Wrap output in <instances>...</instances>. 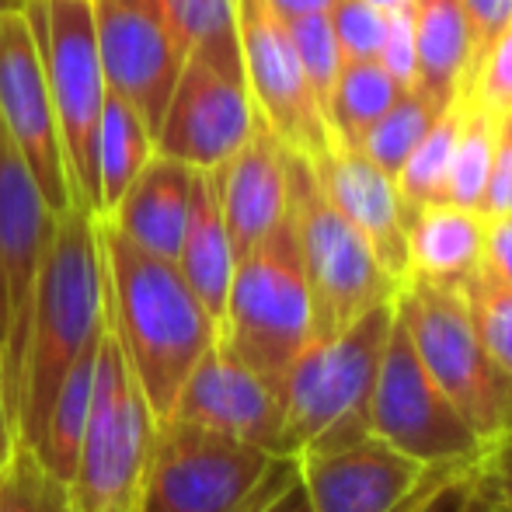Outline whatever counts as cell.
<instances>
[{
  "label": "cell",
  "instance_id": "cell-1",
  "mask_svg": "<svg viewBox=\"0 0 512 512\" xmlns=\"http://www.w3.org/2000/svg\"><path fill=\"white\" fill-rule=\"evenodd\" d=\"M105 321L154 415L168 418L196 363L220 338V324L192 293L175 262L157 258L98 216Z\"/></svg>",
  "mask_w": 512,
  "mask_h": 512
},
{
  "label": "cell",
  "instance_id": "cell-2",
  "mask_svg": "<svg viewBox=\"0 0 512 512\" xmlns=\"http://www.w3.org/2000/svg\"><path fill=\"white\" fill-rule=\"evenodd\" d=\"M102 335L105 276L98 216L77 203L56 216L35 283L32 324L18 380V439L25 446L39 439L67 373L102 342Z\"/></svg>",
  "mask_w": 512,
  "mask_h": 512
},
{
  "label": "cell",
  "instance_id": "cell-3",
  "mask_svg": "<svg viewBox=\"0 0 512 512\" xmlns=\"http://www.w3.org/2000/svg\"><path fill=\"white\" fill-rule=\"evenodd\" d=\"M394 324V300L366 310L349 328L314 338L279 380L283 453H331L370 436V401Z\"/></svg>",
  "mask_w": 512,
  "mask_h": 512
},
{
  "label": "cell",
  "instance_id": "cell-4",
  "mask_svg": "<svg viewBox=\"0 0 512 512\" xmlns=\"http://www.w3.org/2000/svg\"><path fill=\"white\" fill-rule=\"evenodd\" d=\"M297 481V457L164 418L136 512H262Z\"/></svg>",
  "mask_w": 512,
  "mask_h": 512
},
{
  "label": "cell",
  "instance_id": "cell-5",
  "mask_svg": "<svg viewBox=\"0 0 512 512\" xmlns=\"http://www.w3.org/2000/svg\"><path fill=\"white\" fill-rule=\"evenodd\" d=\"M286 213L304 262L314 338L335 335L366 310L398 297L401 283L377 262L366 237L324 196L314 164L290 147H286Z\"/></svg>",
  "mask_w": 512,
  "mask_h": 512
},
{
  "label": "cell",
  "instance_id": "cell-6",
  "mask_svg": "<svg viewBox=\"0 0 512 512\" xmlns=\"http://www.w3.org/2000/svg\"><path fill=\"white\" fill-rule=\"evenodd\" d=\"M310 338V290L297 234L286 213L248 255L237 258L216 342L237 363L251 366L279 387L283 373L307 349Z\"/></svg>",
  "mask_w": 512,
  "mask_h": 512
},
{
  "label": "cell",
  "instance_id": "cell-7",
  "mask_svg": "<svg viewBox=\"0 0 512 512\" xmlns=\"http://www.w3.org/2000/svg\"><path fill=\"white\" fill-rule=\"evenodd\" d=\"M394 310L405 321L408 338L429 377L464 415L485 450L509 436L512 377L495 363L474 331L464 286L408 279L394 297Z\"/></svg>",
  "mask_w": 512,
  "mask_h": 512
},
{
  "label": "cell",
  "instance_id": "cell-8",
  "mask_svg": "<svg viewBox=\"0 0 512 512\" xmlns=\"http://www.w3.org/2000/svg\"><path fill=\"white\" fill-rule=\"evenodd\" d=\"M157 429L161 418L154 415L147 394L129 373L119 342L105 321L91 418L77 450L74 474L67 481L77 512H136L154 460Z\"/></svg>",
  "mask_w": 512,
  "mask_h": 512
},
{
  "label": "cell",
  "instance_id": "cell-9",
  "mask_svg": "<svg viewBox=\"0 0 512 512\" xmlns=\"http://www.w3.org/2000/svg\"><path fill=\"white\" fill-rule=\"evenodd\" d=\"M25 18L42 49L74 203L98 216V136L108 98L95 35V0H28Z\"/></svg>",
  "mask_w": 512,
  "mask_h": 512
},
{
  "label": "cell",
  "instance_id": "cell-10",
  "mask_svg": "<svg viewBox=\"0 0 512 512\" xmlns=\"http://www.w3.org/2000/svg\"><path fill=\"white\" fill-rule=\"evenodd\" d=\"M370 432L425 467L478 464L485 453V443L422 366L398 310L373 384Z\"/></svg>",
  "mask_w": 512,
  "mask_h": 512
},
{
  "label": "cell",
  "instance_id": "cell-11",
  "mask_svg": "<svg viewBox=\"0 0 512 512\" xmlns=\"http://www.w3.org/2000/svg\"><path fill=\"white\" fill-rule=\"evenodd\" d=\"M56 227L32 168L0 122V373L18 425V380L42 255Z\"/></svg>",
  "mask_w": 512,
  "mask_h": 512
},
{
  "label": "cell",
  "instance_id": "cell-12",
  "mask_svg": "<svg viewBox=\"0 0 512 512\" xmlns=\"http://www.w3.org/2000/svg\"><path fill=\"white\" fill-rule=\"evenodd\" d=\"M237 35L255 112L269 122L283 147L307 161L321 157L331 143V129L314 102L286 21L269 0H237Z\"/></svg>",
  "mask_w": 512,
  "mask_h": 512
},
{
  "label": "cell",
  "instance_id": "cell-13",
  "mask_svg": "<svg viewBox=\"0 0 512 512\" xmlns=\"http://www.w3.org/2000/svg\"><path fill=\"white\" fill-rule=\"evenodd\" d=\"M0 122L32 168L49 209L60 216L77 206L70 192L53 98H49L46 67H42V49L25 18V7L0 14Z\"/></svg>",
  "mask_w": 512,
  "mask_h": 512
},
{
  "label": "cell",
  "instance_id": "cell-14",
  "mask_svg": "<svg viewBox=\"0 0 512 512\" xmlns=\"http://www.w3.org/2000/svg\"><path fill=\"white\" fill-rule=\"evenodd\" d=\"M255 119L244 74L220 70L203 56H185L154 133V150L196 171H213L244 147Z\"/></svg>",
  "mask_w": 512,
  "mask_h": 512
},
{
  "label": "cell",
  "instance_id": "cell-15",
  "mask_svg": "<svg viewBox=\"0 0 512 512\" xmlns=\"http://www.w3.org/2000/svg\"><path fill=\"white\" fill-rule=\"evenodd\" d=\"M95 35L108 91L133 105L157 133L185 56L154 0H95Z\"/></svg>",
  "mask_w": 512,
  "mask_h": 512
},
{
  "label": "cell",
  "instance_id": "cell-16",
  "mask_svg": "<svg viewBox=\"0 0 512 512\" xmlns=\"http://www.w3.org/2000/svg\"><path fill=\"white\" fill-rule=\"evenodd\" d=\"M168 418H182L286 457L279 387L251 366L237 363L220 342L189 373Z\"/></svg>",
  "mask_w": 512,
  "mask_h": 512
},
{
  "label": "cell",
  "instance_id": "cell-17",
  "mask_svg": "<svg viewBox=\"0 0 512 512\" xmlns=\"http://www.w3.org/2000/svg\"><path fill=\"white\" fill-rule=\"evenodd\" d=\"M432 467L405 457L373 432L342 450L297 457L300 485L314 512H398L425 485Z\"/></svg>",
  "mask_w": 512,
  "mask_h": 512
},
{
  "label": "cell",
  "instance_id": "cell-18",
  "mask_svg": "<svg viewBox=\"0 0 512 512\" xmlns=\"http://www.w3.org/2000/svg\"><path fill=\"white\" fill-rule=\"evenodd\" d=\"M314 175L324 196L335 203L338 213L366 237L377 262L405 286L408 279V237H405V209H401L394 182L366 157L363 147L331 136L328 150L314 157Z\"/></svg>",
  "mask_w": 512,
  "mask_h": 512
},
{
  "label": "cell",
  "instance_id": "cell-19",
  "mask_svg": "<svg viewBox=\"0 0 512 512\" xmlns=\"http://www.w3.org/2000/svg\"><path fill=\"white\" fill-rule=\"evenodd\" d=\"M209 175L234 255H248L286 216V147L258 115L244 147Z\"/></svg>",
  "mask_w": 512,
  "mask_h": 512
},
{
  "label": "cell",
  "instance_id": "cell-20",
  "mask_svg": "<svg viewBox=\"0 0 512 512\" xmlns=\"http://www.w3.org/2000/svg\"><path fill=\"white\" fill-rule=\"evenodd\" d=\"M192 178H196V168L154 150V157L143 164L140 175L129 182L122 199L102 220L112 223L133 244H140L143 251L175 262L185 220H189Z\"/></svg>",
  "mask_w": 512,
  "mask_h": 512
},
{
  "label": "cell",
  "instance_id": "cell-21",
  "mask_svg": "<svg viewBox=\"0 0 512 512\" xmlns=\"http://www.w3.org/2000/svg\"><path fill=\"white\" fill-rule=\"evenodd\" d=\"M405 237H408V279L467 286L481 262L485 216L478 209L432 203L405 213Z\"/></svg>",
  "mask_w": 512,
  "mask_h": 512
},
{
  "label": "cell",
  "instance_id": "cell-22",
  "mask_svg": "<svg viewBox=\"0 0 512 512\" xmlns=\"http://www.w3.org/2000/svg\"><path fill=\"white\" fill-rule=\"evenodd\" d=\"M175 265L185 276V283L192 286V293L203 300V307L220 324L237 255H234V244H230L227 223H223L220 199H216V185L209 171H196V178H192L189 220H185V234L182 244H178Z\"/></svg>",
  "mask_w": 512,
  "mask_h": 512
},
{
  "label": "cell",
  "instance_id": "cell-23",
  "mask_svg": "<svg viewBox=\"0 0 512 512\" xmlns=\"http://www.w3.org/2000/svg\"><path fill=\"white\" fill-rule=\"evenodd\" d=\"M415 88L443 112L457 102L471 63L464 0H415Z\"/></svg>",
  "mask_w": 512,
  "mask_h": 512
},
{
  "label": "cell",
  "instance_id": "cell-24",
  "mask_svg": "<svg viewBox=\"0 0 512 512\" xmlns=\"http://www.w3.org/2000/svg\"><path fill=\"white\" fill-rule=\"evenodd\" d=\"M182 56H203L230 74H244L237 0H154Z\"/></svg>",
  "mask_w": 512,
  "mask_h": 512
},
{
  "label": "cell",
  "instance_id": "cell-25",
  "mask_svg": "<svg viewBox=\"0 0 512 512\" xmlns=\"http://www.w3.org/2000/svg\"><path fill=\"white\" fill-rule=\"evenodd\" d=\"M154 157V129L140 112L108 91L98 136V216H108L143 164Z\"/></svg>",
  "mask_w": 512,
  "mask_h": 512
},
{
  "label": "cell",
  "instance_id": "cell-26",
  "mask_svg": "<svg viewBox=\"0 0 512 512\" xmlns=\"http://www.w3.org/2000/svg\"><path fill=\"white\" fill-rule=\"evenodd\" d=\"M98 345L88 352V356L77 359V366L67 373L60 394L53 398V408H49L46 422H42L39 439L32 443L35 457H39L53 474H60L63 481H70V474H74L77 450H81L84 429H88V418H91L95 373H98Z\"/></svg>",
  "mask_w": 512,
  "mask_h": 512
},
{
  "label": "cell",
  "instance_id": "cell-27",
  "mask_svg": "<svg viewBox=\"0 0 512 512\" xmlns=\"http://www.w3.org/2000/svg\"><path fill=\"white\" fill-rule=\"evenodd\" d=\"M398 91L401 88L380 67L377 56L373 60H342L328 105L331 136L349 143V147H363V136L387 112V105L398 98Z\"/></svg>",
  "mask_w": 512,
  "mask_h": 512
},
{
  "label": "cell",
  "instance_id": "cell-28",
  "mask_svg": "<svg viewBox=\"0 0 512 512\" xmlns=\"http://www.w3.org/2000/svg\"><path fill=\"white\" fill-rule=\"evenodd\" d=\"M460 119H464V98L457 95V102L439 112V119L429 126V133L418 140V147L401 164L394 189H398L405 213L432 203H446V175H450L453 140H457Z\"/></svg>",
  "mask_w": 512,
  "mask_h": 512
},
{
  "label": "cell",
  "instance_id": "cell-29",
  "mask_svg": "<svg viewBox=\"0 0 512 512\" xmlns=\"http://www.w3.org/2000/svg\"><path fill=\"white\" fill-rule=\"evenodd\" d=\"M464 98V119H460L457 140H453L450 175H446V203L478 209L485 196L488 168H492L495 136H499V115Z\"/></svg>",
  "mask_w": 512,
  "mask_h": 512
},
{
  "label": "cell",
  "instance_id": "cell-30",
  "mask_svg": "<svg viewBox=\"0 0 512 512\" xmlns=\"http://www.w3.org/2000/svg\"><path fill=\"white\" fill-rule=\"evenodd\" d=\"M439 119V108L429 102L418 88H401L398 98L387 105V112L370 126V133L363 136V150L387 178H398L401 164L408 161V154L418 147L429 126Z\"/></svg>",
  "mask_w": 512,
  "mask_h": 512
},
{
  "label": "cell",
  "instance_id": "cell-31",
  "mask_svg": "<svg viewBox=\"0 0 512 512\" xmlns=\"http://www.w3.org/2000/svg\"><path fill=\"white\" fill-rule=\"evenodd\" d=\"M0 512H77L70 485L18 439L0 464Z\"/></svg>",
  "mask_w": 512,
  "mask_h": 512
},
{
  "label": "cell",
  "instance_id": "cell-32",
  "mask_svg": "<svg viewBox=\"0 0 512 512\" xmlns=\"http://www.w3.org/2000/svg\"><path fill=\"white\" fill-rule=\"evenodd\" d=\"M286 28H290V39L297 46L300 67H304L307 84L314 91V102L328 119L331 91H335L338 70H342V49H338L331 18L328 14H300V18L286 21Z\"/></svg>",
  "mask_w": 512,
  "mask_h": 512
},
{
  "label": "cell",
  "instance_id": "cell-33",
  "mask_svg": "<svg viewBox=\"0 0 512 512\" xmlns=\"http://www.w3.org/2000/svg\"><path fill=\"white\" fill-rule=\"evenodd\" d=\"M464 297L467 307H471V321L478 338L492 352L495 363L512 377V290L471 279L464 286Z\"/></svg>",
  "mask_w": 512,
  "mask_h": 512
},
{
  "label": "cell",
  "instance_id": "cell-34",
  "mask_svg": "<svg viewBox=\"0 0 512 512\" xmlns=\"http://www.w3.org/2000/svg\"><path fill=\"white\" fill-rule=\"evenodd\" d=\"M331 28H335L342 60H373L384 42L387 14L370 7L366 0H335L328 11Z\"/></svg>",
  "mask_w": 512,
  "mask_h": 512
},
{
  "label": "cell",
  "instance_id": "cell-35",
  "mask_svg": "<svg viewBox=\"0 0 512 512\" xmlns=\"http://www.w3.org/2000/svg\"><path fill=\"white\" fill-rule=\"evenodd\" d=\"M474 105L488 108L492 115H512V21L509 28L492 42L488 56L481 60L471 88L464 91Z\"/></svg>",
  "mask_w": 512,
  "mask_h": 512
},
{
  "label": "cell",
  "instance_id": "cell-36",
  "mask_svg": "<svg viewBox=\"0 0 512 512\" xmlns=\"http://www.w3.org/2000/svg\"><path fill=\"white\" fill-rule=\"evenodd\" d=\"M377 63L391 74L398 88H415L418 56H415V4L387 11L384 42H380Z\"/></svg>",
  "mask_w": 512,
  "mask_h": 512
},
{
  "label": "cell",
  "instance_id": "cell-37",
  "mask_svg": "<svg viewBox=\"0 0 512 512\" xmlns=\"http://www.w3.org/2000/svg\"><path fill=\"white\" fill-rule=\"evenodd\" d=\"M464 14H467V28H471V63H467V77H464L460 95L471 88L474 74H478L481 60L488 56L492 42L509 28L512 0H464Z\"/></svg>",
  "mask_w": 512,
  "mask_h": 512
},
{
  "label": "cell",
  "instance_id": "cell-38",
  "mask_svg": "<svg viewBox=\"0 0 512 512\" xmlns=\"http://www.w3.org/2000/svg\"><path fill=\"white\" fill-rule=\"evenodd\" d=\"M474 279L488 286L512 290V213L485 216V237H481V262Z\"/></svg>",
  "mask_w": 512,
  "mask_h": 512
},
{
  "label": "cell",
  "instance_id": "cell-39",
  "mask_svg": "<svg viewBox=\"0 0 512 512\" xmlns=\"http://www.w3.org/2000/svg\"><path fill=\"white\" fill-rule=\"evenodd\" d=\"M478 213L481 216L512 213V119H509V115H502V119H499V136H495L492 168H488L485 196H481Z\"/></svg>",
  "mask_w": 512,
  "mask_h": 512
},
{
  "label": "cell",
  "instance_id": "cell-40",
  "mask_svg": "<svg viewBox=\"0 0 512 512\" xmlns=\"http://www.w3.org/2000/svg\"><path fill=\"white\" fill-rule=\"evenodd\" d=\"M415 512H481L478 492H474V464L464 471L450 474L446 481H439Z\"/></svg>",
  "mask_w": 512,
  "mask_h": 512
},
{
  "label": "cell",
  "instance_id": "cell-41",
  "mask_svg": "<svg viewBox=\"0 0 512 512\" xmlns=\"http://www.w3.org/2000/svg\"><path fill=\"white\" fill-rule=\"evenodd\" d=\"M474 481H478V492L512 488V432L481 453V460L474 464Z\"/></svg>",
  "mask_w": 512,
  "mask_h": 512
},
{
  "label": "cell",
  "instance_id": "cell-42",
  "mask_svg": "<svg viewBox=\"0 0 512 512\" xmlns=\"http://www.w3.org/2000/svg\"><path fill=\"white\" fill-rule=\"evenodd\" d=\"M14 443H18V425H14V411L4 391V373H0V464L11 457Z\"/></svg>",
  "mask_w": 512,
  "mask_h": 512
},
{
  "label": "cell",
  "instance_id": "cell-43",
  "mask_svg": "<svg viewBox=\"0 0 512 512\" xmlns=\"http://www.w3.org/2000/svg\"><path fill=\"white\" fill-rule=\"evenodd\" d=\"M262 512H314V506L307 502L304 485H300V471H297V481H293V485H286L283 492H279Z\"/></svg>",
  "mask_w": 512,
  "mask_h": 512
},
{
  "label": "cell",
  "instance_id": "cell-44",
  "mask_svg": "<svg viewBox=\"0 0 512 512\" xmlns=\"http://www.w3.org/2000/svg\"><path fill=\"white\" fill-rule=\"evenodd\" d=\"M276 7V14L283 21L300 18V14H328L335 7V0H269Z\"/></svg>",
  "mask_w": 512,
  "mask_h": 512
},
{
  "label": "cell",
  "instance_id": "cell-45",
  "mask_svg": "<svg viewBox=\"0 0 512 512\" xmlns=\"http://www.w3.org/2000/svg\"><path fill=\"white\" fill-rule=\"evenodd\" d=\"M478 488V481H474ZM478 502L485 506V512H512V488H502V492H478Z\"/></svg>",
  "mask_w": 512,
  "mask_h": 512
},
{
  "label": "cell",
  "instance_id": "cell-46",
  "mask_svg": "<svg viewBox=\"0 0 512 512\" xmlns=\"http://www.w3.org/2000/svg\"><path fill=\"white\" fill-rule=\"evenodd\" d=\"M370 7H377V11H398V7H408V4H415V0H366Z\"/></svg>",
  "mask_w": 512,
  "mask_h": 512
},
{
  "label": "cell",
  "instance_id": "cell-47",
  "mask_svg": "<svg viewBox=\"0 0 512 512\" xmlns=\"http://www.w3.org/2000/svg\"><path fill=\"white\" fill-rule=\"evenodd\" d=\"M25 4H28V0H0V14H4V11H21Z\"/></svg>",
  "mask_w": 512,
  "mask_h": 512
},
{
  "label": "cell",
  "instance_id": "cell-48",
  "mask_svg": "<svg viewBox=\"0 0 512 512\" xmlns=\"http://www.w3.org/2000/svg\"><path fill=\"white\" fill-rule=\"evenodd\" d=\"M509 119H512V115H509Z\"/></svg>",
  "mask_w": 512,
  "mask_h": 512
}]
</instances>
